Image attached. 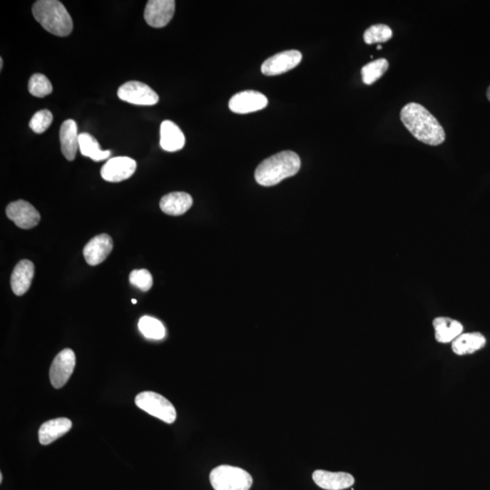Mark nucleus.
<instances>
[{"instance_id": "f257e3e1", "label": "nucleus", "mask_w": 490, "mask_h": 490, "mask_svg": "<svg viewBox=\"0 0 490 490\" xmlns=\"http://www.w3.org/2000/svg\"><path fill=\"white\" fill-rule=\"evenodd\" d=\"M401 119L405 128L419 141L429 146L441 145L445 141L444 129L424 106L409 103L402 109Z\"/></svg>"}, {"instance_id": "f03ea898", "label": "nucleus", "mask_w": 490, "mask_h": 490, "mask_svg": "<svg viewBox=\"0 0 490 490\" xmlns=\"http://www.w3.org/2000/svg\"><path fill=\"white\" fill-rule=\"evenodd\" d=\"M301 168V159L296 153L282 151L263 160L255 170L256 182L262 186H272L291 176Z\"/></svg>"}, {"instance_id": "7ed1b4c3", "label": "nucleus", "mask_w": 490, "mask_h": 490, "mask_svg": "<svg viewBox=\"0 0 490 490\" xmlns=\"http://www.w3.org/2000/svg\"><path fill=\"white\" fill-rule=\"evenodd\" d=\"M32 13L36 21L51 34L58 36L71 34V16L65 6L58 0H39L33 5Z\"/></svg>"}, {"instance_id": "20e7f679", "label": "nucleus", "mask_w": 490, "mask_h": 490, "mask_svg": "<svg viewBox=\"0 0 490 490\" xmlns=\"http://www.w3.org/2000/svg\"><path fill=\"white\" fill-rule=\"evenodd\" d=\"M210 482L215 490H249L252 478L245 469L222 465L210 473Z\"/></svg>"}, {"instance_id": "39448f33", "label": "nucleus", "mask_w": 490, "mask_h": 490, "mask_svg": "<svg viewBox=\"0 0 490 490\" xmlns=\"http://www.w3.org/2000/svg\"><path fill=\"white\" fill-rule=\"evenodd\" d=\"M136 404L148 414L161 421L172 424L176 419V411L171 402L165 397L154 392L139 393L136 398Z\"/></svg>"}, {"instance_id": "423d86ee", "label": "nucleus", "mask_w": 490, "mask_h": 490, "mask_svg": "<svg viewBox=\"0 0 490 490\" xmlns=\"http://www.w3.org/2000/svg\"><path fill=\"white\" fill-rule=\"evenodd\" d=\"M118 98L129 104L136 106H154L159 102L155 91L145 83L130 81L120 86Z\"/></svg>"}, {"instance_id": "0eeeda50", "label": "nucleus", "mask_w": 490, "mask_h": 490, "mask_svg": "<svg viewBox=\"0 0 490 490\" xmlns=\"http://www.w3.org/2000/svg\"><path fill=\"white\" fill-rule=\"evenodd\" d=\"M76 366V355L71 349H65L56 356L50 367L49 378L56 389L62 388L68 382Z\"/></svg>"}, {"instance_id": "6e6552de", "label": "nucleus", "mask_w": 490, "mask_h": 490, "mask_svg": "<svg viewBox=\"0 0 490 490\" xmlns=\"http://www.w3.org/2000/svg\"><path fill=\"white\" fill-rule=\"evenodd\" d=\"M302 59V53L298 50H287L266 59L262 63L261 71L265 76L285 74L296 68L301 63Z\"/></svg>"}, {"instance_id": "1a4fd4ad", "label": "nucleus", "mask_w": 490, "mask_h": 490, "mask_svg": "<svg viewBox=\"0 0 490 490\" xmlns=\"http://www.w3.org/2000/svg\"><path fill=\"white\" fill-rule=\"evenodd\" d=\"M6 216L21 229H31L39 225L40 213L34 206L24 200L10 203L6 208Z\"/></svg>"}, {"instance_id": "9d476101", "label": "nucleus", "mask_w": 490, "mask_h": 490, "mask_svg": "<svg viewBox=\"0 0 490 490\" xmlns=\"http://www.w3.org/2000/svg\"><path fill=\"white\" fill-rule=\"evenodd\" d=\"M175 10L173 0H150L145 9L146 21L152 28H163L171 21Z\"/></svg>"}, {"instance_id": "9b49d317", "label": "nucleus", "mask_w": 490, "mask_h": 490, "mask_svg": "<svg viewBox=\"0 0 490 490\" xmlns=\"http://www.w3.org/2000/svg\"><path fill=\"white\" fill-rule=\"evenodd\" d=\"M268 105V98L262 93L246 90L238 93L229 101V108L236 114H249L260 111Z\"/></svg>"}, {"instance_id": "f8f14e48", "label": "nucleus", "mask_w": 490, "mask_h": 490, "mask_svg": "<svg viewBox=\"0 0 490 490\" xmlns=\"http://www.w3.org/2000/svg\"><path fill=\"white\" fill-rule=\"evenodd\" d=\"M136 170V162L128 156H118L108 160L101 169V176L106 181L118 183L131 178Z\"/></svg>"}, {"instance_id": "ddd939ff", "label": "nucleus", "mask_w": 490, "mask_h": 490, "mask_svg": "<svg viewBox=\"0 0 490 490\" xmlns=\"http://www.w3.org/2000/svg\"><path fill=\"white\" fill-rule=\"evenodd\" d=\"M113 250V240L106 233L96 235L86 243L83 255L89 265H100L108 257Z\"/></svg>"}, {"instance_id": "4468645a", "label": "nucleus", "mask_w": 490, "mask_h": 490, "mask_svg": "<svg viewBox=\"0 0 490 490\" xmlns=\"http://www.w3.org/2000/svg\"><path fill=\"white\" fill-rule=\"evenodd\" d=\"M312 479L320 488L325 490H343L354 484L353 476L346 472L315 471Z\"/></svg>"}, {"instance_id": "2eb2a0df", "label": "nucleus", "mask_w": 490, "mask_h": 490, "mask_svg": "<svg viewBox=\"0 0 490 490\" xmlns=\"http://www.w3.org/2000/svg\"><path fill=\"white\" fill-rule=\"evenodd\" d=\"M35 266L29 260H22L16 265L10 279V285L16 295H24L34 278Z\"/></svg>"}, {"instance_id": "dca6fc26", "label": "nucleus", "mask_w": 490, "mask_h": 490, "mask_svg": "<svg viewBox=\"0 0 490 490\" xmlns=\"http://www.w3.org/2000/svg\"><path fill=\"white\" fill-rule=\"evenodd\" d=\"M59 136L62 154L68 161H73L79 149L78 125L74 120L68 119L63 123L60 128Z\"/></svg>"}, {"instance_id": "f3484780", "label": "nucleus", "mask_w": 490, "mask_h": 490, "mask_svg": "<svg viewBox=\"0 0 490 490\" xmlns=\"http://www.w3.org/2000/svg\"><path fill=\"white\" fill-rule=\"evenodd\" d=\"M185 145V136L175 123L165 120L160 128V146L168 152H176Z\"/></svg>"}, {"instance_id": "a211bd4d", "label": "nucleus", "mask_w": 490, "mask_h": 490, "mask_svg": "<svg viewBox=\"0 0 490 490\" xmlns=\"http://www.w3.org/2000/svg\"><path fill=\"white\" fill-rule=\"evenodd\" d=\"M193 205L192 196L185 192L170 193L162 198L160 208L166 215L178 216L188 211Z\"/></svg>"}, {"instance_id": "6ab92c4d", "label": "nucleus", "mask_w": 490, "mask_h": 490, "mask_svg": "<svg viewBox=\"0 0 490 490\" xmlns=\"http://www.w3.org/2000/svg\"><path fill=\"white\" fill-rule=\"evenodd\" d=\"M72 428V422L68 419L58 418L43 423L39 431V442L42 445H49L56 441Z\"/></svg>"}, {"instance_id": "aec40b11", "label": "nucleus", "mask_w": 490, "mask_h": 490, "mask_svg": "<svg viewBox=\"0 0 490 490\" xmlns=\"http://www.w3.org/2000/svg\"><path fill=\"white\" fill-rule=\"evenodd\" d=\"M437 341L441 343L454 342L463 332L461 322L451 318L439 317L433 321Z\"/></svg>"}, {"instance_id": "412c9836", "label": "nucleus", "mask_w": 490, "mask_h": 490, "mask_svg": "<svg viewBox=\"0 0 490 490\" xmlns=\"http://www.w3.org/2000/svg\"><path fill=\"white\" fill-rule=\"evenodd\" d=\"M486 342V338L481 333H462L452 342V349L456 355L471 354L482 349Z\"/></svg>"}, {"instance_id": "4be33fe9", "label": "nucleus", "mask_w": 490, "mask_h": 490, "mask_svg": "<svg viewBox=\"0 0 490 490\" xmlns=\"http://www.w3.org/2000/svg\"><path fill=\"white\" fill-rule=\"evenodd\" d=\"M79 150L81 154L86 158H91L93 161L100 162L108 158L111 152L109 150L103 151L100 148L99 143L94 136L82 133L79 135Z\"/></svg>"}, {"instance_id": "5701e85b", "label": "nucleus", "mask_w": 490, "mask_h": 490, "mask_svg": "<svg viewBox=\"0 0 490 490\" xmlns=\"http://www.w3.org/2000/svg\"><path fill=\"white\" fill-rule=\"evenodd\" d=\"M389 68V62L384 58L375 60L362 68V81L365 85H372L382 78Z\"/></svg>"}, {"instance_id": "b1692460", "label": "nucleus", "mask_w": 490, "mask_h": 490, "mask_svg": "<svg viewBox=\"0 0 490 490\" xmlns=\"http://www.w3.org/2000/svg\"><path fill=\"white\" fill-rule=\"evenodd\" d=\"M138 327L143 335L148 339L161 340L165 338V328L158 319L144 316L139 320Z\"/></svg>"}, {"instance_id": "393cba45", "label": "nucleus", "mask_w": 490, "mask_h": 490, "mask_svg": "<svg viewBox=\"0 0 490 490\" xmlns=\"http://www.w3.org/2000/svg\"><path fill=\"white\" fill-rule=\"evenodd\" d=\"M29 91L36 98H45L51 94L53 86L49 79L42 74H35L30 78L29 81Z\"/></svg>"}, {"instance_id": "a878e982", "label": "nucleus", "mask_w": 490, "mask_h": 490, "mask_svg": "<svg viewBox=\"0 0 490 490\" xmlns=\"http://www.w3.org/2000/svg\"><path fill=\"white\" fill-rule=\"evenodd\" d=\"M392 30L387 25H374L366 30L363 39L366 44L372 45L375 43H384L392 38Z\"/></svg>"}, {"instance_id": "bb28decb", "label": "nucleus", "mask_w": 490, "mask_h": 490, "mask_svg": "<svg viewBox=\"0 0 490 490\" xmlns=\"http://www.w3.org/2000/svg\"><path fill=\"white\" fill-rule=\"evenodd\" d=\"M53 122V115L49 110H40L36 112L29 122V128L36 134H42L49 129Z\"/></svg>"}, {"instance_id": "cd10ccee", "label": "nucleus", "mask_w": 490, "mask_h": 490, "mask_svg": "<svg viewBox=\"0 0 490 490\" xmlns=\"http://www.w3.org/2000/svg\"><path fill=\"white\" fill-rule=\"evenodd\" d=\"M129 281L131 285L142 290L143 292H148L153 286V277L151 273L148 270H134L130 273Z\"/></svg>"}, {"instance_id": "c85d7f7f", "label": "nucleus", "mask_w": 490, "mask_h": 490, "mask_svg": "<svg viewBox=\"0 0 490 490\" xmlns=\"http://www.w3.org/2000/svg\"><path fill=\"white\" fill-rule=\"evenodd\" d=\"M3 69V58H0V70Z\"/></svg>"}, {"instance_id": "c756f323", "label": "nucleus", "mask_w": 490, "mask_h": 490, "mask_svg": "<svg viewBox=\"0 0 490 490\" xmlns=\"http://www.w3.org/2000/svg\"><path fill=\"white\" fill-rule=\"evenodd\" d=\"M486 96H488V98H489V101H490V86H489V89H488V91H486Z\"/></svg>"}, {"instance_id": "7c9ffc66", "label": "nucleus", "mask_w": 490, "mask_h": 490, "mask_svg": "<svg viewBox=\"0 0 490 490\" xmlns=\"http://www.w3.org/2000/svg\"><path fill=\"white\" fill-rule=\"evenodd\" d=\"M2 481H3V476H2V473H1V474H0V482L2 483Z\"/></svg>"}, {"instance_id": "2f4dec72", "label": "nucleus", "mask_w": 490, "mask_h": 490, "mask_svg": "<svg viewBox=\"0 0 490 490\" xmlns=\"http://www.w3.org/2000/svg\"><path fill=\"white\" fill-rule=\"evenodd\" d=\"M132 302L134 303V305H136V303L138 302H136V300L133 299V300H132Z\"/></svg>"}, {"instance_id": "473e14b6", "label": "nucleus", "mask_w": 490, "mask_h": 490, "mask_svg": "<svg viewBox=\"0 0 490 490\" xmlns=\"http://www.w3.org/2000/svg\"><path fill=\"white\" fill-rule=\"evenodd\" d=\"M377 49H378V50H381V49H382V46H378V48H377Z\"/></svg>"}]
</instances>
